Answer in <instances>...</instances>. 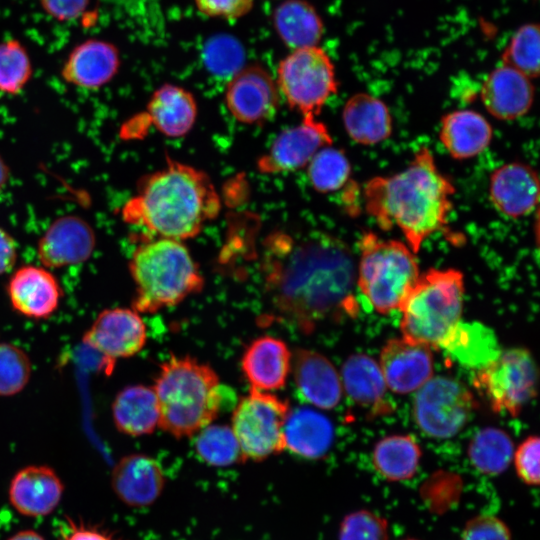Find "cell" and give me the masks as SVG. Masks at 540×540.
Listing matches in <instances>:
<instances>
[{
    "instance_id": "1",
    "label": "cell",
    "mask_w": 540,
    "mask_h": 540,
    "mask_svg": "<svg viewBox=\"0 0 540 540\" xmlns=\"http://www.w3.org/2000/svg\"><path fill=\"white\" fill-rule=\"evenodd\" d=\"M260 271L272 308L301 332L359 312L354 259L335 236L274 231L263 241Z\"/></svg>"
},
{
    "instance_id": "2",
    "label": "cell",
    "mask_w": 540,
    "mask_h": 540,
    "mask_svg": "<svg viewBox=\"0 0 540 540\" xmlns=\"http://www.w3.org/2000/svg\"><path fill=\"white\" fill-rule=\"evenodd\" d=\"M455 191L431 150L421 146L402 171L368 180L363 195L376 224L385 231L397 228L416 254L426 239L446 229Z\"/></svg>"
},
{
    "instance_id": "3",
    "label": "cell",
    "mask_w": 540,
    "mask_h": 540,
    "mask_svg": "<svg viewBox=\"0 0 540 540\" xmlns=\"http://www.w3.org/2000/svg\"><path fill=\"white\" fill-rule=\"evenodd\" d=\"M220 209L219 194L206 172L168 159L164 168L140 181L121 216L156 238L183 241L196 237Z\"/></svg>"
},
{
    "instance_id": "4",
    "label": "cell",
    "mask_w": 540,
    "mask_h": 540,
    "mask_svg": "<svg viewBox=\"0 0 540 540\" xmlns=\"http://www.w3.org/2000/svg\"><path fill=\"white\" fill-rule=\"evenodd\" d=\"M158 427L177 439L191 437L218 416L223 392L216 372L189 356L164 361L153 387Z\"/></svg>"
},
{
    "instance_id": "5",
    "label": "cell",
    "mask_w": 540,
    "mask_h": 540,
    "mask_svg": "<svg viewBox=\"0 0 540 540\" xmlns=\"http://www.w3.org/2000/svg\"><path fill=\"white\" fill-rule=\"evenodd\" d=\"M129 269L136 293L132 302L138 313H155L199 293L204 278L182 241L150 239L133 252Z\"/></svg>"
},
{
    "instance_id": "6",
    "label": "cell",
    "mask_w": 540,
    "mask_h": 540,
    "mask_svg": "<svg viewBox=\"0 0 540 540\" xmlns=\"http://www.w3.org/2000/svg\"><path fill=\"white\" fill-rule=\"evenodd\" d=\"M463 295V275L456 269L432 268L420 274L399 309L402 338L439 348L460 321Z\"/></svg>"
},
{
    "instance_id": "7",
    "label": "cell",
    "mask_w": 540,
    "mask_h": 540,
    "mask_svg": "<svg viewBox=\"0 0 540 540\" xmlns=\"http://www.w3.org/2000/svg\"><path fill=\"white\" fill-rule=\"evenodd\" d=\"M358 246L359 289L381 314L400 309L420 275L415 254L406 243L373 231L365 232Z\"/></svg>"
},
{
    "instance_id": "8",
    "label": "cell",
    "mask_w": 540,
    "mask_h": 540,
    "mask_svg": "<svg viewBox=\"0 0 540 540\" xmlns=\"http://www.w3.org/2000/svg\"><path fill=\"white\" fill-rule=\"evenodd\" d=\"M276 84L289 107L303 117H317L338 90L334 63L318 45L294 49L283 58Z\"/></svg>"
},
{
    "instance_id": "9",
    "label": "cell",
    "mask_w": 540,
    "mask_h": 540,
    "mask_svg": "<svg viewBox=\"0 0 540 540\" xmlns=\"http://www.w3.org/2000/svg\"><path fill=\"white\" fill-rule=\"evenodd\" d=\"M288 401L251 389L233 411L231 429L244 460L263 461L285 450L284 425Z\"/></svg>"
},
{
    "instance_id": "10",
    "label": "cell",
    "mask_w": 540,
    "mask_h": 540,
    "mask_svg": "<svg viewBox=\"0 0 540 540\" xmlns=\"http://www.w3.org/2000/svg\"><path fill=\"white\" fill-rule=\"evenodd\" d=\"M473 385L495 413L516 417L536 395V363L524 348L501 351L493 362L476 371Z\"/></svg>"
},
{
    "instance_id": "11",
    "label": "cell",
    "mask_w": 540,
    "mask_h": 540,
    "mask_svg": "<svg viewBox=\"0 0 540 540\" xmlns=\"http://www.w3.org/2000/svg\"><path fill=\"white\" fill-rule=\"evenodd\" d=\"M476 409L472 392L461 382L445 377L430 378L413 399V417L426 435L446 439L455 436Z\"/></svg>"
},
{
    "instance_id": "12",
    "label": "cell",
    "mask_w": 540,
    "mask_h": 540,
    "mask_svg": "<svg viewBox=\"0 0 540 540\" xmlns=\"http://www.w3.org/2000/svg\"><path fill=\"white\" fill-rule=\"evenodd\" d=\"M146 341L143 319L128 308L102 311L83 337V342L102 356L106 371H111L117 359L137 354Z\"/></svg>"
},
{
    "instance_id": "13",
    "label": "cell",
    "mask_w": 540,
    "mask_h": 540,
    "mask_svg": "<svg viewBox=\"0 0 540 540\" xmlns=\"http://www.w3.org/2000/svg\"><path fill=\"white\" fill-rule=\"evenodd\" d=\"M333 139L325 123L317 117H303L301 123L282 131L268 151L260 156L256 168L262 174L292 172L308 165Z\"/></svg>"
},
{
    "instance_id": "14",
    "label": "cell",
    "mask_w": 540,
    "mask_h": 540,
    "mask_svg": "<svg viewBox=\"0 0 540 540\" xmlns=\"http://www.w3.org/2000/svg\"><path fill=\"white\" fill-rule=\"evenodd\" d=\"M225 103L238 122L260 125L276 115L279 90L265 68L249 65L231 77L225 91Z\"/></svg>"
},
{
    "instance_id": "15",
    "label": "cell",
    "mask_w": 540,
    "mask_h": 540,
    "mask_svg": "<svg viewBox=\"0 0 540 540\" xmlns=\"http://www.w3.org/2000/svg\"><path fill=\"white\" fill-rule=\"evenodd\" d=\"M378 365L387 387L397 394L416 391L433 377L431 348L402 337L385 343Z\"/></svg>"
},
{
    "instance_id": "16",
    "label": "cell",
    "mask_w": 540,
    "mask_h": 540,
    "mask_svg": "<svg viewBox=\"0 0 540 540\" xmlns=\"http://www.w3.org/2000/svg\"><path fill=\"white\" fill-rule=\"evenodd\" d=\"M96 244L94 230L84 219L67 215L53 221L38 243V257L48 268L85 262Z\"/></svg>"
},
{
    "instance_id": "17",
    "label": "cell",
    "mask_w": 540,
    "mask_h": 540,
    "mask_svg": "<svg viewBox=\"0 0 540 540\" xmlns=\"http://www.w3.org/2000/svg\"><path fill=\"white\" fill-rule=\"evenodd\" d=\"M64 484L55 470L46 465H29L11 479L8 497L21 515L40 518L51 514L59 505Z\"/></svg>"
},
{
    "instance_id": "18",
    "label": "cell",
    "mask_w": 540,
    "mask_h": 540,
    "mask_svg": "<svg viewBox=\"0 0 540 540\" xmlns=\"http://www.w3.org/2000/svg\"><path fill=\"white\" fill-rule=\"evenodd\" d=\"M111 485L125 505L142 508L159 498L165 486V475L156 459L133 453L121 458L114 466Z\"/></svg>"
},
{
    "instance_id": "19",
    "label": "cell",
    "mask_w": 540,
    "mask_h": 540,
    "mask_svg": "<svg viewBox=\"0 0 540 540\" xmlns=\"http://www.w3.org/2000/svg\"><path fill=\"white\" fill-rule=\"evenodd\" d=\"M532 79L516 69L501 64L483 81L480 98L486 110L500 120L524 116L534 100Z\"/></svg>"
},
{
    "instance_id": "20",
    "label": "cell",
    "mask_w": 540,
    "mask_h": 540,
    "mask_svg": "<svg viewBox=\"0 0 540 540\" xmlns=\"http://www.w3.org/2000/svg\"><path fill=\"white\" fill-rule=\"evenodd\" d=\"M489 197L493 206L507 217L529 215L537 206L539 198L536 171L520 162L498 167L490 177Z\"/></svg>"
},
{
    "instance_id": "21",
    "label": "cell",
    "mask_w": 540,
    "mask_h": 540,
    "mask_svg": "<svg viewBox=\"0 0 540 540\" xmlns=\"http://www.w3.org/2000/svg\"><path fill=\"white\" fill-rule=\"evenodd\" d=\"M292 369L302 400L320 409H333L342 397L341 378L334 365L322 354L298 348L292 355Z\"/></svg>"
},
{
    "instance_id": "22",
    "label": "cell",
    "mask_w": 540,
    "mask_h": 540,
    "mask_svg": "<svg viewBox=\"0 0 540 540\" xmlns=\"http://www.w3.org/2000/svg\"><path fill=\"white\" fill-rule=\"evenodd\" d=\"M291 363L292 354L287 344L268 335L254 339L241 358V368L251 389L262 392L282 389Z\"/></svg>"
},
{
    "instance_id": "23",
    "label": "cell",
    "mask_w": 540,
    "mask_h": 540,
    "mask_svg": "<svg viewBox=\"0 0 540 540\" xmlns=\"http://www.w3.org/2000/svg\"><path fill=\"white\" fill-rule=\"evenodd\" d=\"M119 67L120 56L115 45L104 40L89 39L70 52L61 75L73 86L95 90L110 82Z\"/></svg>"
},
{
    "instance_id": "24",
    "label": "cell",
    "mask_w": 540,
    "mask_h": 540,
    "mask_svg": "<svg viewBox=\"0 0 540 540\" xmlns=\"http://www.w3.org/2000/svg\"><path fill=\"white\" fill-rule=\"evenodd\" d=\"M8 295L14 309L26 317H49L57 309L61 289L58 281L47 269L27 265L10 278Z\"/></svg>"
},
{
    "instance_id": "25",
    "label": "cell",
    "mask_w": 540,
    "mask_h": 540,
    "mask_svg": "<svg viewBox=\"0 0 540 540\" xmlns=\"http://www.w3.org/2000/svg\"><path fill=\"white\" fill-rule=\"evenodd\" d=\"M341 384L349 398L371 416L391 413L394 405L378 363L366 354H354L341 369Z\"/></svg>"
},
{
    "instance_id": "26",
    "label": "cell",
    "mask_w": 540,
    "mask_h": 540,
    "mask_svg": "<svg viewBox=\"0 0 540 540\" xmlns=\"http://www.w3.org/2000/svg\"><path fill=\"white\" fill-rule=\"evenodd\" d=\"M285 450L304 459L323 458L334 440V427L324 414L308 407L289 412L284 425Z\"/></svg>"
},
{
    "instance_id": "27",
    "label": "cell",
    "mask_w": 540,
    "mask_h": 540,
    "mask_svg": "<svg viewBox=\"0 0 540 540\" xmlns=\"http://www.w3.org/2000/svg\"><path fill=\"white\" fill-rule=\"evenodd\" d=\"M492 136L488 120L473 110H455L441 119L439 139L454 159H470L481 154L490 145Z\"/></svg>"
},
{
    "instance_id": "28",
    "label": "cell",
    "mask_w": 540,
    "mask_h": 540,
    "mask_svg": "<svg viewBox=\"0 0 540 540\" xmlns=\"http://www.w3.org/2000/svg\"><path fill=\"white\" fill-rule=\"evenodd\" d=\"M446 354L459 365L482 369L501 353L495 332L478 321H459L440 343Z\"/></svg>"
},
{
    "instance_id": "29",
    "label": "cell",
    "mask_w": 540,
    "mask_h": 540,
    "mask_svg": "<svg viewBox=\"0 0 540 540\" xmlns=\"http://www.w3.org/2000/svg\"><path fill=\"white\" fill-rule=\"evenodd\" d=\"M147 120L168 137H182L193 127L197 104L183 87L164 84L151 96L147 105Z\"/></svg>"
},
{
    "instance_id": "30",
    "label": "cell",
    "mask_w": 540,
    "mask_h": 540,
    "mask_svg": "<svg viewBox=\"0 0 540 540\" xmlns=\"http://www.w3.org/2000/svg\"><path fill=\"white\" fill-rule=\"evenodd\" d=\"M342 120L349 137L361 145L383 142L392 133V118L387 105L368 93H357L345 103Z\"/></svg>"
},
{
    "instance_id": "31",
    "label": "cell",
    "mask_w": 540,
    "mask_h": 540,
    "mask_svg": "<svg viewBox=\"0 0 540 540\" xmlns=\"http://www.w3.org/2000/svg\"><path fill=\"white\" fill-rule=\"evenodd\" d=\"M116 428L129 436L151 434L159 424V408L153 387L132 385L121 390L112 405Z\"/></svg>"
},
{
    "instance_id": "32",
    "label": "cell",
    "mask_w": 540,
    "mask_h": 540,
    "mask_svg": "<svg viewBox=\"0 0 540 540\" xmlns=\"http://www.w3.org/2000/svg\"><path fill=\"white\" fill-rule=\"evenodd\" d=\"M275 30L291 49L316 46L324 33L317 10L305 0H285L273 13Z\"/></svg>"
},
{
    "instance_id": "33",
    "label": "cell",
    "mask_w": 540,
    "mask_h": 540,
    "mask_svg": "<svg viewBox=\"0 0 540 540\" xmlns=\"http://www.w3.org/2000/svg\"><path fill=\"white\" fill-rule=\"evenodd\" d=\"M421 455V448L412 436L390 435L375 444L372 464L387 481H405L416 474Z\"/></svg>"
},
{
    "instance_id": "34",
    "label": "cell",
    "mask_w": 540,
    "mask_h": 540,
    "mask_svg": "<svg viewBox=\"0 0 540 540\" xmlns=\"http://www.w3.org/2000/svg\"><path fill=\"white\" fill-rule=\"evenodd\" d=\"M514 453L511 437L504 430L487 427L471 439L467 454L471 465L480 473L494 476L504 472Z\"/></svg>"
},
{
    "instance_id": "35",
    "label": "cell",
    "mask_w": 540,
    "mask_h": 540,
    "mask_svg": "<svg viewBox=\"0 0 540 540\" xmlns=\"http://www.w3.org/2000/svg\"><path fill=\"white\" fill-rule=\"evenodd\" d=\"M307 175L316 191L335 192L350 179L351 164L342 150L329 145L312 157L307 165Z\"/></svg>"
},
{
    "instance_id": "36",
    "label": "cell",
    "mask_w": 540,
    "mask_h": 540,
    "mask_svg": "<svg viewBox=\"0 0 540 540\" xmlns=\"http://www.w3.org/2000/svg\"><path fill=\"white\" fill-rule=\"evenodd\" d=\"M195 452L206 464L226 467L244 460L234 433L228 425H208L197 433Z\"/></svg>"
},
{
    "instance_id": "37",
    "label": "cell",
    "mask_w": 540,
    "mask_h": 540,
    "mask_svg": "<svg viewBox=\"0 0 540 540\" xmlns=\"http://www.w3.org/2000/svg\"><path fill=\"white\" fill-rule=\"evenodd\" d=\"M501 60L530 79L539 75L540 28L537 23H525L511 36Z\"/></svg>"
},
{
    "instance_id": "38",
    "label": "cell",
    "mask_w": 540,
    "mask_h": 540,
    "mask_svg": "<svg viewBox=\"0 0 540 540\" xmlns=\"http://www.w3.org/2000/svg\"><path fill=\"white\" fill-rule=\"evenodd\" d=\"M32 76V65L24 46L16 40L0 43V92L20 93Z\"/></svg>"
},
{
    "instance_id": "39",
    "label": "cell",
    "mask_w": 540,
    "mask_h": 540,
    "mask_svg": "<svg viewBox=\"0 0 540 540\" xmlns=\"http://www.w3.org/2000/svg\"><path fill=\"white\" fill-rule=\"evenodd\" d=\"M202 57L210 73L219 77H232L243 68L245 53L236 38L221 34L211 37L205 43Z\"/></svg>"
},
{
    "instance_id": "40",
    "label": "cell",
    "mask_w": 540,
    "mask_h": 540,
    "mask_svg": "<svg viewBox=\"0 0 540 540\" xmlns=\"http://www.w3.org/2000/svg\"><path fill=\"white\" fill-rule=\"evenodd\" d=\"M31 375L27 354L10 343H0V396H12L24 389Z\"/></svg>"
},
{
    "instance_id": "41",
    "label": "cell",
    "mask_w": 540,
    "mask_h": 540,
    "mask_svg": "<svg viewBox=\"0 0 540 540\" xmlns=\"http://www.w3.org/2000/svg\"><path fill=\"white\" fill-rule=\"evenodd\" d=\"M387 520L366 509L346 515L340 523L338 540H388Z\"/></svg>"
},
{
    "instance_id": "42",
    "label": "cell",
    "mask_w": 540,
    "mask_h": 540,
    "mask_svg": "<svg viewBox=\"0 0 540 540\" xmlns=\"http://www.w3.org/2000/svg\"><path fill=\"white\" fill-rule=\"evenodd\" d=\"M539 437H527L513 453L515 470L521 481L530 486L540 482L539 473Z\"/></svg>"
},
{
    "instance_id": "43",
    "label": "cell",
    "mask_w": 540,
    "mask_h": 540,
    "mask_svg": "<svg viewBox=\"0 0 540 540\" xmlns=\"http://www.w3.org/2000/svg\"><path fill=\"white\" fill-rule=\"evenodd\" d=\"M461 540H512L509 527L494 515L475 516L465 524Z\"/></svg>"
},
{
    "instance_id": "44",
    "label": "cell",
    "mask_w": 540,
    "mask_h": 540,
    "mask_svg": "<svg viewBox=\"0 0 540 540\" xmlns=\"http://www.w3.org/2000/svg\"><path fill=\"white\" fill-rule=\"evenodd\" d=\"M197 9L209 17L237 19L253 7L254 0H194Z\"/></svg>"
},
{
    "instance_id": "45",
    "label": "cell",
    "mask_w": 540,
    "mask_h": 540,
    "mask_svg": "<svg viewBox=\"0 0 540 540\" xmlns=\"http://www.w3.org/2000/svg\"><path fill=\"white\" fill-rule=\"evenodd\" d=\"M59 540H123L100 526L66 518Z\"/></svg>"
},
{
    "instance_id": "46",
    "label": "cell",
    "mask_w": 540,
    "mask_h": 540,
    "mask_svg": "<svg viewBox=\"0 0 540 540\" xmlns=\"http://www.w3.org/2000/svg\"><path fill=\"white\" fill-rule=\"evenodd\" d=\"M90 0H40L44 11L59 21L78 18L87 8Z\"/></svg>"
},
{
    "instance_id": "47",
    "label": "cell",
    "mask_w": 540,
    "mask_h": 540,
    "mask_svg": "<svg viewBox=\"0 0 540 540\" xmlns=\"http://www.w3.org/2000/svg\"><path fill=\"white\" fill-rule=\"evenodd\" d=\"M17 250L9 233L0 228V275L8 272L15 264Z\"/></svg>"
},
{
    "instance_id": "48",
    "label": "cell",
    "mask_w": 540,
    "mask_h": 540,
    "mask_svg": "<svg viewBox=\"0 0 540 540\" xmlns=\"http://www.w3.org/2000/svg\"><path fill=\"white\" fill-rule=\"evenodd\" d=\"M6 540H46L42 534L32 529L17 531Z\"/></svg>"
},
{
    "instance_id": "49",
    "label": "cell",
    "mask_w": 540,
    "mask_h": 540,
    "mask_svg": "<svg viewBox=\"0 0 540 540\" xmlns=\"http://www.w3.org/2000/svg\"><path fill=\"white\" fill-rule=\"evenodd\" d=\"M9 178V169L0 156V190L6 185Z\"/></svg>"
},
{
    "instance_id": "50",
    "label": "cell",
    "mask_w": 540,
    "mask_h": 540,
    "mask_svg": "<svg viewBox=\"0 0 540 540\" xmlns=\"http://www.w3.org/2000/svg\"><path fill=\"white\" fill-rule=\"evenodd\" d=\"M402 540H419V539H415V538H405V539H402Z\"/></svg>"
}]
</instances>
